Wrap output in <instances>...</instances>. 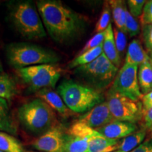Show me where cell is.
I'll return each mask as SVG.
<instances>
[{"label": "cell", "mask_w": 152, "mask_h": 152, "mask_svg": "<svg viewBox=\"0 0 152 152\" xmlns=\"http://www.w3.org/2000/svg\"><path fill=\"white\" fill-rule=\"evenodd\" d=\"M37 7L45 29L56 42H69L84 31L83 17L61 1L41 0L37 1Z\"/></svg>", "instance_id": "cell-1"}, {"label": "cell", "mask_w": 152, "mask_h": 152, "mask_svg": "<svg viewBox=\"0 0 152 152\" xmlns=\"http://www.w3.org/2000/svg\"><path fill=\"white\" fill-rule=\"evenodd\" d=\"M6 56L11 66L16 68L29 66L54 64L60 56L52 49L27 42H14L6 47Z\"/></svg>", "instance_id": "cell-2"}, {"label": "cell", "mask_w": 152, "mask_h": 152, "mask_svg": "<svg viewBox=\"0 0 152 152\" xmlns=\"http://www.w3.org/2000/svg\"><path fill=\"white\" fill-rule=\"evenodd\" d=\"M57 93L68 109L75 113L87 112L104 102L99 91L71 80L62 81L57 88Z\"/></svg>", "instance_id": "cell-3"}, {"label": "cell", "mask_w": 152, "mask_h": 152, "mask_svg": "<svg viewBox=\"0 0 152 152\" xmlns=\"http://www.w3.org/2000/svg\"><path fill=\"white\" fill-rule=\"evenodd\" d=\"M9 18L17 31L26 39L46 37L47 33L40 15L32 1L14 4L9 11Z\"/></svg>", "instance_id": "cell-4"}, {"label": "cell", "mask_w": 152, "mask_h": 152, "mask_svg": "<svg viewBox=\"0 0 152 152\" xmlns=\"http://www.w3.org/2000/svg\"><path fill=\"white\" fill-rule=\"evenodd\" d=\"M18 118L26 130L39 136L54 126L56 120L53 109L39 98L19 107Z\"/></svg>", "instance_id": "cell-5"}, {"label": "cell", "mask_w": 152, "mask_h": 152, "mask_svg": "<svg viewBox=\"0 0 152 152\" xmlns=\"http://www.w3.org/2000/svg\"><path fill=\"white\" fill-rule=\"evenodd\" d=\"M118 69L102 53L94 61L76 68L74 73L88 87L100 92L113 82L118 72Z\"/></svg>", "instance_id": "cell-6"}, {"label": "cell", "mask_w": 152, "mask_h": 152, "mask_svg": "<svg viewBox=\"0 0 152 152\" xmlns=\"http://www.w3.org/2000/svg\"><path fill=\"white\" fill-rule=\"evenodd\" d=\"M16 72L32 90L37 92L54 87L60 78L62 70L54 64H42L19 68Z\"/></svg>", "instance_id": "cell-7"}, {"label": "cell", "mask_w": 152, "mask_h": 152, "mask_svg": "<svg viewBox=\"0 0 152 152\" xmlns=\"http://www.w3.org/2000/svg\"><path fill=\"white\" fill-rule=\"evenodd\" d=\"M106 102L115 121L132 123L142 121L144 110L140 101H133L118 93L109 91Z\"/></svg>", "instance_id": "cell-8"}, {"label": "cell", "mask_w": 152, "mask_h": 152, "mask_svg": "<svg viewBox=\"0 0 152 152\" xmlns=\"http://www.w3.org/2000/svg\"><path fill=\"white\" fill-rule=\"evenodd\" d=\"M137 72L138 66L125 64L118 72L109 92L118 93L136 102L142 99L143 94L139 85Z\"/></svg>", "instance_id": "cell-9"}, {"label": "cell", "mask_w": 152, "mask_h": 152, "mask_svg": "<svg viewBox=\"0 0 152 152\" xmlns=\"http://www.w3.org/2000/svg\"><path fill=\"white\" fill-rule=\"evenodd\" d=\"M66 135L63 126L55 125L32 142L35 149L45 152H61Z\"/></svg>", "instance_id": "cell-10"}, {"label": "cell", "mask_w": 152, "mask_h": 152, "mask_svg": "<svg viewBox=\"0 0 152 152\" xmlns=\"http://www.w3.org/2000/svg\"><path fill=\"white\" fill-rule=\"evenodd\" d=\"M113 121L107 102H104L81 115L77 121L96 130Z\"/></svg>", "instance_id": "cell-11"}, {"label": "cell", "mask_w": 152, "mask_h": 152, "mask_svg": "<svg viewBox=\"0 0 152 152\" xmlns=\"http://www.w3.org/2000/svg\"><path fill=\"white\" fill-rule=\"evenodd\" d=\"M96 130L106 138L118 140L119 139L126 137L137 130V126L135 123L113 121Z\"/></svg>", "instance_id": "cell-12"}, {"label": "cell", "mask_w": 152, "mask_h": 152, "mask_svg": "<svg viewBox=\"0 0 152 152\" xmlns=\"http://www.w3.org/2000/svg\"><path fill=\"white\" fill-rule=\"evenodd\" d=\"M36 95L38 98L46 102L53 110L58 112L62 116H68L71 113V111L68 109L60 95L50 88H45L37 91Z\"/></svg>", "instance_id": "cell-13"}, {"label": "cell", "mask_w": 152, "mask_h": 152, "mask_svg": "<svg viewBox=\"0 0 152 152\" xmlns=\"http://www.w3.org/2000/svg\"><path fill=\"white\" fill-rule=\"evenodd\" d=\"M0 131L10 134H17L18 125L13 116L8 101L0 98Z\"/></svg>", "instance_id": "cell-14"}, {"label": "cell", "mask_w": 152, "mask_h": 152, "mask_svg": "<svg viewBox=\"0 0 152 152\" xmlns=\"http://www.w3.org/2000/svg\"><path fill=\"white\" fill-rule=\"evenodd\" d=\"M121 141L106 138L99 133L89 140L87 152H113L119 149Z\"/></svg>", "instance_id": "cell-15"}, {"label": "cell", "mask_w": 152, "mask_h": 152, "mask_svg": "<svg viewBox=\"0 0 152 152\" xmlns=\"http://www.w3.org/2000/svg\"><path fill=\"white\" fill-rule=\"evenodd\" d=\"M149 60V55L144 50L141 42L138 39H133L127 50L125 64L138 66Z\"/></svg>", "instance_id": "cell-16"}, {"label": "cell", "mask_w": 152, "mask_h": 152, "mask_svg": "<svg viewBox=\"0 0 152 152\" xmlns=\"http://www.w3.org/2000/svg\"><path fill=\"white\" fill-rule=\"evenodd\" d=\"M103 53L114 66L118 68L120 67L121 64V58L119 56L115 43L111 23L106 30L105 37L103 42Z\"/></svg>", "instance_id": "cell-17"}, {"label": "cell", "mask_w": 152, "mask_h": 152, "mask_svg": "<svg viewBox=\"0 0 152 152\" xmlns=\"http://www.w3.org/2000/svg\"><path fill=\"white\" fill-rule=\"evenodd\" d=\"M137 78L142 94H147L152 92V66L150 60L140 66Z\"/></svg>", "instance_id": "cell-18"}, {"label": "cell", "mask_w": 152, "mask_h": 152, "mask_svg": "<svg viewBox=\"0 0 152 152\" xmlns=\"http://www.w3.org/2000/svg\"><path fill=\"white\" fill-rule=\"evenodd\" d=\"M109 3L111 7L113 18L116 28L126 34L125 20H126L127 7L125 1L121 0H111L109 1Z\"/></svg>", "instance_id": "cell-19"}, {"label": "cell", "mask_w": 152, "mask_h": 152, "mask_svg": "<svg viewBox=\"0 0 152 152\" xmlns=\"http://www.w3.org/2000/svg\"><path fill=\"white\" fill-rule=\"evenodd\" d=\"M91 137H80L68 134L66 132L61 152H87Z\"/></svg>", "instance_id": "cell-20"}, {"label": "cell", "mask_w": 152, "mask_h": 152, "mask_svg": "<svg viewBox=\"0 0 152 152\" xmlns=\"http://www.w3.org/2000/svg\"><path fill=\"white\" fill-rule=\"evenodd\" d=\"M147 134V131L143 128L137 130L121 141L118 150L123 152H131L141 144Z\"/></svg>", "instance_id": "cell-21"}, {"label": "cell", "mask_w": 152, "mask_h": 152, "mask_svg": "<svg viewBox=\"0 0 152 152\" xmlns=\"http://www.w3.org/2000/svg\"><path fill=\"white\" fill-rule=\"evenodd\" d=\"M18 93L16 82L7 73L0 74V98L12 99Z\"/></svg>", "instance_id": "cell-22"}, {"label": "cell", "mask_w": 152, "mask_h": 152, "mask_svg": "<svg viewBox=\"0 0 152 152\" xmlns=\"http://www.w3.org/2000/svg\"><path fill=\"white\" fill-rule=\"evenodd\" d=\"M103 53V45H100L96 48L90 49L86 52L78 54L73 61L68 64L69 68H76L79 66L86 65L94 61L95 59L101 56Z\"/></svg>", "instance_id": "cell-23"}, {"label": "cell", "mask_w": 152, "mask_h": 152, "mask_svg": "<svg viewBox=\"0 0 152 152\" xmlns=\"http://www.w3.org/2000/svg\"><path fill=\"white\" fill-rule=\"evenodd\" d=\"M0 150L3 152H25L21 142L9 133L0 131Z\"/></svg>", "instance_id": "cell-24"}, {"label": "cell", "mask_w": 152, "mask_h": 152, "mask_svg": "<svg viewBox=\"0 0 152 152\" xmlns=\"http://www.w3.org/2000/svg\"><path fill=\"white\" fill-rule=\"evenodd\" d=\"M67 133L71 135L80 137H90L99 134L96 130L89 128L88 126L78 121H76L70 127L67 131Z\"/></svg>", "instance_id": "cell-25"}, {"label": "cell", "mask_w": 152, "mask_h": 152, "mask_svg": "<svg viewBox=\"0 0 152 152\" xmlns=\"http://www.w3.org/2000/svg\"><path fill=\"white\" fill-rule=\"evenodd\" d=\"M111 9L110 7L109 1H105L104 4L103 9H102V14L99 18L96 26H95V32L96 33H102L105 31L109 27L111 23Z\"/></svg>", "instance_id": "cell-26"}, {"label": "cell", "mask_w": 152, "mask_h": 152, "mask_svg": "<svg viewBox=\"0 0 152 152\" xmlns=\"http://www.w3.org/2000/svg\"><path fill=\"white\" fill-rule=\"evenodd\" d=\"M114 39L116 45V48L118 52L119 56L121 58L126 54V46H127V37L126 34L123 31L115 28L113 30Z\"/></svg>", "instance_id": "cell-27"}, {"label": "cell", "mask_w": 152, "mask_h": 152, "mask_svg": "<svg viewBox=\"0 0 152 152\" xmlns=\"http://www.w3.org/2000/svg\"><path fill=\"white\" fill-rule=\"evenodd\" d=\"M125 30L126 34H128L130 37H134L140 33V25L137 20L133 17L129 11H126V20H125Z\"/></svg>", "instance_id": "cell-28"}, {"label": "cell", "mask_w": 152, "mask_h": 152, "mask_svg": "<svg viewBox=\"0 0 152 152\" xmlns=\"http://www.w3.org/2000/svg\"><path fill=\"white\" fill-rule=\"evenodd\" d=\"M105 34L106 30L104 32H102V33H96V35H94L92 38H90L87 42V43L85 44V46L82 49V50L80 51L79 54H83V53L86 52L87 51L90 50V49H94L96 47L100 46V45H103L104 37H105Z\"/></svg>", "instance_id": "cell-29"}, {"label": "cell", "mask_w": 152, "mask_h": 152, "mask_svg": "<svg viewBox=\"0 0 152 152\" xmlns=\"http://www.w3.org/2000/svg\"><path fill=\"white\" fill-rule=\"evenodd\" d=\"M147 1L145 0H130L128 1L129 12L134 17H139L142 14L144 7Z\"/></svg>", "instance_id": "cell-30"}, {"label": "cell", "mask_w": 152, "mask_h": 152, "mask_svg": "<svg viewBox=\"0 0 152 152\" xmlns=\"http://www.w3.org/2000/svg\"><path fill=\"white\" fill-rule=\"evenodd\" d=\"M142 37L149 53L152 50V23L142 26Z\"/></svg>", "instance_id": "cell-31"}, {"label": "cell", "mask_w": 152, "mask_h": 152, "mask_svg": "<svg viewBox=\"0 0 152 152\" xmlns=\"http://www.w3.org/2000/svg\"><path fill=\"white\" fill-rule=\"evenodd\" d=\"M141 122L142 126L149 134L150 138H152V108L144 110Z\"/></svg>", "instance_id": "cell-32"}, {"label": "cell", "mask_w": 152, "mask_h": 152, "mask_svg": "<svg viewBox=\"0 0 152 152\" xmlns=\"http://www.w3.org/2000/svg\"><path fill=\"white\" fill-rule=\"evenodd\" d=\"M140 23L142 26L152 23V0L147 1L144 5L140 17Z\"/></svg>", "instance_id": "cell-33"}, {"label": "cell", "mask_w": 152, "mask_h": 152, "mask_svg": "<svg viewBox=\"0 0 152 152\" xmlns=\"http://www.w3.org/2000/svg\"><path fill=\"white\" fill-rule=\"evenodd\" d=\"M131 152H152V139L144 142Z\"/></svg>", "instance_id": "cell-34"}, {"label": "cell", "mask_w": 152, "mask_h": 152, "mask_svg": "<svg viewBox=\"0 0 152 152\" xmlns=\"http://www.w3.org/2000/svg\"><path fill=\"white\" fill-rule=\"evenodd\" d=\"M143 110H147L152 108V92L143 95L142 98Z\"/></svg>", "instance_id": "cell-35"}, {"label": "cell", "mask_w": 152, "mask_h": 152, "mask_svg": "<svg viewBox=\"0 0 152 152\" xmlns=\"http://www.w3.org/2000/svg\"><path fill=\"white\" fill-rule=\"evenodd\" d=\"M149 57H150V58H151V59H152V50H151V52L149 53Z\"/></svg>", "instance_id": "cell-36"}, {"label": "cell", "mask_w": 152, "mask_h": 152, "mask_svg": "<svg viewBox=\"0 0 152 152\" xmlns=\"http://www.w3.org/2000/svg\"><path fill=\"white\" fill-rule=\"evenodd\" d=\"M1 71H2V67H1V63H0V73H1Z\"/></svg>", "instance_id": "cell-37"}, {"label": "cell", "mask_w": 152, "mask_h": 152, "mask_svg": "<svg viewBox=\"0 0 152 152\" xmlns=\"http://www.w3.org/2000/svg\"><path fill=\"white\" fill-rule=\"evenodd\" d=\"M113 152H123V151H121V150H117V151H113Z\"/></svg>", "instance_id": "cell-38"}, {"label": "cell", "mask_w": 152, "mask_h": 152, "mask_svg": "<svg viewBox=\"0 0 152 152\" xmlns=\"http://www.w3.org/2000/svg\"><path fill=\"white\" fill-rule=\"evenodd\" d=\"M150 62H151V66H152V60L151 59V58H150Z\"/></svg>", "instance_id": "cell-39"}, {"label": "cell", "mask_w": 152, "mask_h": 152, "mask_svg": "<svg viewBox=\"0 0 152 152\" xmlns=\"http://www.w3.org/2000/svg\"><path fill=\"white\" fill-rule=\"evenodd\" d=\"M0 152H3L2 151H1V150H0Z\"/></svg>", "instance_id": "cell-40"}, {"label": "cell", "mask_w": 152, "mask_h": 152, "mask_svg": "<svg viewBox=\"0 0 152 152\" xmlns=\"http://www.w3.org/2000/svg\"><path fill=\"white\" fill-rule=\"evenodd\" d=\"M151 60H152V59H151Z\"/></svg>", "instance_id": "cell-41"}]
</instances>
